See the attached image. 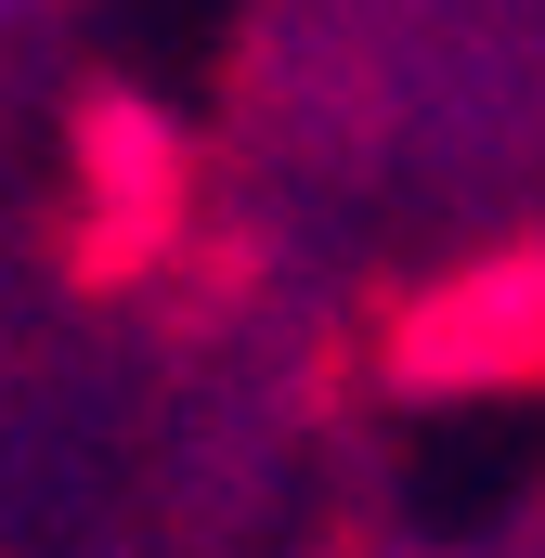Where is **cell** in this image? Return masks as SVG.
Returning <instances> with one entry per match:
<instances>
[{
  "label": "cell",
  "mask_w": 545,
  "mask_h": 558,
  "mask_svg": "<svg viewBox=\"0 0 545 558\" xmlns=\"http://www.w3.org/2000/svg\"><path fill=\"white\" fill-rule=\"evenodd\" d=\"M65 13H78V0H0V52H26V39L65 26Z\"/></svg>",
  "instance_id": "cell-1"
}]
</instances>
